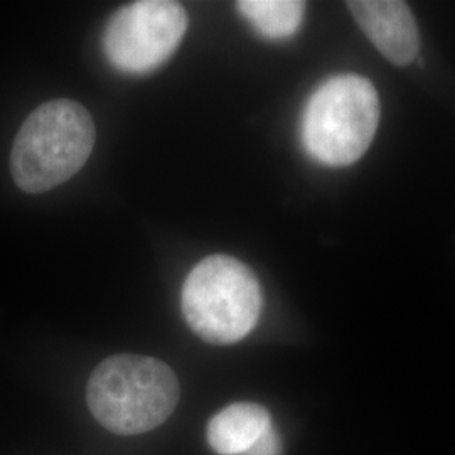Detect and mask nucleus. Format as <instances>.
Here are the masks:
<instances>
[{
	"label": "nucleus",
	"mask_w": 455,
	"mask_h": 455,
	"mask_svg": "<svg viewBox=\"0 0 455 455\" xmlns=\"http://www.w3.org/2000/svg\"><path fill=\"white\" fill-rule=\"evenodd\" d=\"M359 29L390 63L407 66L417 60L420 36L408 4L398 0L347 2Z\"/></svg>",
	"instance_id": "6"
},
{
	"label": "nucleus",
	"mask_w": 455,
	"mask_h": 455,
	"mask_svg": "<svg viewBox=\"0 0 455 455\" xmlns=\"http://www.w3.org/2000/svg\"><path fill=\"white\" fill-rule=\"evenodd\" d=\"M260 283L255 274L229 255H212L189 272L180 292L186 323L212 344L246 338L260 319Z\"/></svg>",
	"instance_id": "4"
},
{
	"label": "nucleus",
	"mask_w": 455,
	"mask_h": 455,
	"mask_svg": "<svg viewBox=\"0 0 455 455\" xmlns=\"http://www.w3.org/2000/svg\"><path fill=\"white\" fill-rule=\"evenodd\" d=\"M186 29L188 14L178 2H133L122 7L107 24L103 52L118 71L146 75L174 54Z\"/></svg>",
	"instance_id": "5"
},
{
	"label": "nucleus",
	"mask_w": 455,
	"mask_h": 455,
	"mask_svg": "<svg viewBox=\"0 0 455 455\" xmlns=\"http://www.w3.org/2000/svg\"><path fill=\"white\" fill-rule=\"evenodd\" d=\"M95 124L73 100H51L26 118L11 152V172L29 195L46 193L71 180L95 146Z\"/></svg>",
	"instance_id": "2"
},
{
	"label": "nucleus",
	"mask_w": 455,
	"mask_h": 455,
	"mask_svg": "<svg viewBox=\"0 0 455 455\" xmlns=\"http://www.w3.org/2000/svg\"><path fill=\"white\" fill-rule=\"evenodd\" d=\"M88 407L116 435H140L178 407L180 379L161 359L118 355L101 361L88 381Z\"/></svg>",
	"instance_id": "1"
},
{
	"label": "nucleus",
	"mask_w": 455,
	"mask_h": 455,
	"mask_svg": "<svg viewBox=\"0 0 455 455\" xmlns=\"http://www.w3.org/2000/svg\"><path fill=\"white\" fill-rule=\"evenodd\" d=\"M238 12L267 39H287L299 31L306 4L297 0H242Z\"/></svg>",
	"instance_id": "8"
},
{
	"label": "nucleus",
	"mask_w": 455,
	"mask_h": 455,
	"mask_svg": "<svg viewBox=\"0 0 455 455\" xmlns=\"http://www.w3.org/2000/svg\"><path fill=\"white\" fill-rule=\"evenodd\" d=\"M282 443L274 427H270L243 455H280Z\"/></svg>",
	"instance_id": "9"
},
{
	"label": "nucleus",
	"mask_w": 455,
	"mask_h": 455,
	"mask_svg": "<svg viewBox=\"0 0 455 455\" xmlns=\"http://www.w3.org/2000/svg\"><path fill=\"white\" fill-rule=\"evenodd\" d=\"M379 124V97L373 83L338 75L310 95L302 115V144L317 163L344 167L371 146Z\"/></svg>",
	"instance_id": "3"
},
{
	"label": "nucleus",
	"mask_w": 455,
	"mask_h": 455,
	"mask_svg": "<svg viewBox=\"0 0 455 455\" xmlns=\"http://www.w3.org/2000/svg\"><path fill=\"white\" fill-rule=\"evenodd\" d=\"M272 427L267 408L257 403H233L208 425V442L220 455H243Z\"/></svg>",
	"instance_id": "7"
}]
</instances>
